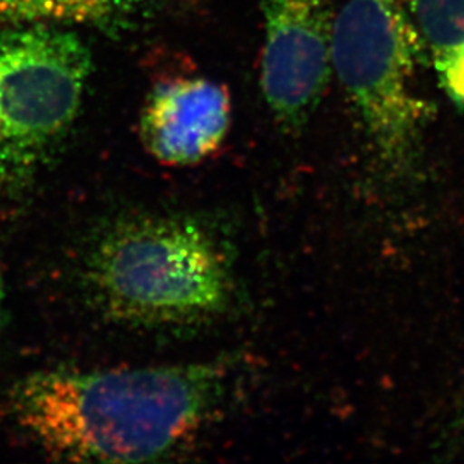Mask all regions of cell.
<instances>
[{
    "label": "cell",
    "mask_w": 464,
    "mask_h": 464,
    "mask_svg": "<svg viewBox=\"0 0 464 464\" xmlns=\"http://www.w3.org/2000/svg\"><path fill=\"white\" fill-rule=\"evenodd\" d=\"M260 84L267 109L285 131H298L333 74V0H262Z\"/></svg>",
    "instance_id": "5"
},
{
    "label": "cell",
    "mask_w": 464,
    "mask_h": 464,
    "mask_svg": "<svg viewBox=\"0 0 464 464\" xmlns=\"http://www.w3.org/2000/svg\"><path fill=\"white\" fill-rule=\"evenodd\" d=\"M452 431H454V439L464 443V390L460 401H459V408H457L456 418H454V424H452Z\"/></svg>",
    "instance_id": "10"
},
{
    "label": "cell",
    "mask_w": 464,
    "mask_h": 464,
    "mask_svg": "<svg viewBox=\"0 0 464 464\" xmlns=\"http://www.w3.org/2000/svg\"><path fill=\"white\" fill-rule=\"evenodd\" d=\"M443 92L464 110V0H401Z\"/></svg>",
    "instance_id": "7"
},
{
    "label": "cell",
    "mask_w": 464,
    "mask_h": 464,
    "mask_svg": "<svg viewBox=\"0 0 464 464\" xmlns=\"http://www.w3.org/2000/svg\"><path fill=\"white\" fill-rule=\"evenodd\" d=\"M232 121L224 84L207 77H178L155 86L141 110L145 150L166 166H193L223 145Z\"/></svg>",
    "instance_id": "6"
},
{
    "label": "cell",
    "mask_w": 464,
    "mask_h": 464,
    "mask_svg": "<svg viewBox=\"0 0 464 464\" xmlns=\"http://www.w3.org/2000/svg\"><path fill=\"white\" fill-rule=\"evenodd\" d=\"M420 54L401 0H346L335 15L333 70L382 169L395 179L418 170L431 116L412 88Z\"/></svg>",
    "instance_id": "3"
},
{
    "label": "cell",
    "mask_w": 464,
    "mask_h": 464,
    "mask_svg": "<svg viewBox=\"0 0 464 464\" xmlns=\"http://www.w3.org/2000/svg\"><path fill=\"white\" fill-rule=\"evenodd\" d=\"M148 0H109L110 6L113 8L118 20H122L123 15L136 13L141 5H145Z\"/></svg>",
    "instance_id": "9"
},
{
    "label": "cell",
    "mask_w": 464,
    "mask_h": 464,
    "mask_svg": "<svg viewBox=\"0 0 464 464\" xmlns=\"http://www.w3.org/2000/svg\"><path fill=\"white\" fill-rule=\"evenodd\" d=\"M84 294L114 324L137 329L200 324L233 301L223 242L191 215L137 212L105 224L82 263Z\"/></svg>",
    "instance_id": "2"
},
{
    "label": "cell",
    "mask_w": 464,
    "mask_h": 464,
    "mask_svg": "<svg viewBox=\"0 0 464 464\" xmlns=\"http://www.w3.org/2000/svg\"><path fill=\"white\" fill-rule=\"evenodd\" d=\"M92 56L53 24L0 27V194L31 188L79 114Z\"/></svg>",
    "instance_id": "4"
},
{
    "label": "cell",
    "mask_w": 464,
    "mask_h": 464,
    "mask_svg": "<svg viewBox=\"0 0 464 464\" xmlns=\"http://www.w3.org/2000/svg\"><path fill=\"white\" fill-rule=\"evenodd\" d=\"M227 361L105 372L44 370L11 388L18 429L59 460L140 463L188 442L223 399Z\"/></svg>",
    "instance_id": "1"
},
{
    "label": "cell",
    "mask_w": 464,
    "mask_h": 464,
    "mask_svg": "<svg viewBox=\"0 0 464 464\" xmlns=\"http://www.w3.org/2000/svg\"><path fill=\"white\" fill-rule=\"evenodd\" d=\"M5 314H6V287H5L2 267H0V324H4Z\"/></svg>",
    "instance_id": "11"
},
{
    "label": "cell",
    "mask_w": 464,
    "mask_h": 464,
    "mask_svg": "<svg viewBox=\"0 0 464 464\" xmlns=\"http://www.w3.org/2000/svg\"><path fill=\"white\" fill-rule=\"evenodd\" d=\"M0 14L23 23H79L110 27L119 22L109 0H0Z\"/></svg>",
    "instance_id": "8"
}]
</instances>
